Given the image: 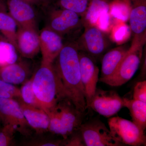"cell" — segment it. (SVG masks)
I'll return each instance as SVG.
<instances>
[{"instance_id": "cell-17", "label": "cell", "mask_w": 146, "mask_h": 146, "mask_svg": "<svg viewBox=\"0 0 146 146\" xmlns=\"http://www.w3.org/2000/svg\"><path fill=\"white\" fill-rule=\"evenodd\" d=\"M129 24L134 36L146 38V1L131 0Z\"/></svg>"}, {"instance_id": "cell-13", "label": "cell", "mask_w": 146, "mask_h": 146, "mask_svg": "<svg viewBox=\"0 0 146 146\" xmlns=\"http://www.w3.org/2000/svg\"><path fill=\"white\" fill-rule=\"evenodd\" d=\"M39 36L42 62L52 63L64 46L63 37L46 27L39 33Z\"/></svg>"}, {"instance_id": "cell-1", "label": "cell", "mask_w": 146, "mask_h": 146, "mask_svg": "<svg viewBox=\"0 0 146 146\" xmlns=\"http://www.w3.org/2000/svg\"><path fill=\"white\" fill-rule=\"evenodd\" d=\"M66 97L83 113L87 110L80 77L79 50L75 42L64 44L53 63Z\"/></svg>"}, {"instance_id": "cell-14", "label": "cell", "mask_w": 146, "mask_h": 146, "mask_svg": "<svg viewBox=\"0 0 146 146\" xmlns=\"http://www.w3.org/2000/svg\"><path fill=\"white\" fill-rule=\"evenodd\" d=\"M16 49L22 57L32 59L40 51L38 30L18 27L16 38Z\"/></svg>"}, {"instance_id": "cell-32", "label": "cell", "mask_w": 146, "mask_h": 146, "mask_svg": "<svg viewBox=\"0 0 146 146\" xmlns=\"http://www.w3.org/2000/svg\"><path fill=\"white\" fill-rule=\"evenodd\" d=\"M23 1L30 3L33 5H41L39 0H23Z\"/></svg>"}, {"instance_id": "cell-20", "label": "cell", "mask_w": 146, "mask_h": 146, "mask_svg": "<svg viewBox=\"0 0 146 146\" xmlns=\"http://www.w3.org/2000/svg\"><path fill=\"white\" fill-rule=\"evenodd\" d=\"M110 7L109 0H91L82 20L96 25L100 17L110 13Z\"/></svg>"}, {"instance_id": "cell-10", "label": "cell", "mask_w": 146, "mask_h": 146, "mask_svg": "<svg viewBox=\"0 0 146 146\" xmlns=\"http://www.w3.org/2000/svg\"><path fill=\"white\" fill-rule=\"evenodd\" d=\"M125 104L124 98L120 96L116 91L97 88L89 109L105 117L110 118L125 107Z\"/></svg>"}, {"instance_id": "cell-9", "label": "cell", "mask_w": 146, "mask_h": 146, "mask_svg": "<svg viewBox=\"0 0 146 146\" xmlns=\"http://www.w3.org/2000/svg\"><path fill=\"white\" fill-rule=\"evenodd\" d=\"M80 77L87 109L89 105L97 88V84L99 80L100 70L94 58L86 52L79 51Z\"/></svg>"}, {"instance_id": "cell-7", "label": "cell", "mask_w": 146, "mask_h": 146, "mask_svg": "<svg viewBox=\"0 0 146 146\" xmlns=\"http://www.w3.org/2000/svg\"><path fill=\"white\" fill-rule=\"evenodd\" d=\"M82 26V17L72 11L55 6L48 11L46 27L63 37Z\"/></svg>"}, {"instance_id": "cell-24", "label": "cell", "mask_w": 146, "mask_h": 146, "mask_svg": "<svg viewBox=\"0 0 146 146\" xmlns=\"http://www.w3.org/2000/svg\"><path fill=\"white\" fill-rule=\"evenodd\" d=\"M32 76L23 84L21 89V100L29 105L44 110L43 106L35 94L32 86Z\"/></svg>"}, {"instance_id": "cell-12", "label": "cell", "mask_w": 146, "mask_h": 146, "mask_svg": "<svg viewBox=\"0 0 146 146\" xmlns=\"http://www.w3.org/2000/svg\"><path fill=\"white\" fill-rule=\"evenodd\" d=\"M6 3L8 13L16 21L18 27L38 30L34 5L23 0H6Z\"/></svg>"}, {"instance_id": "cell-25", "label": "cell", "mask_w": 146, "mask_h": 146, "mask_svg": "<svg viewBox=\"0 0 146 146\" xmlns=\"http://www.w3.org/2000/svg\"><path fill=\"white\" fill-rule=\"evenodd\" d=\"M0 98L21 99L20 89L0 79Z\"/></svg>"}, {"instance_id": "cell-11", "label": "cell", "mask_w": 146, "mask_h": 146, "mask_svg": "<svg viewBox=\"0 0 146 146\" xmlns=\"http://www.w3.org/2000/svg\"><path fill=\"white\" fill-rule=\"evenodd\" d=\"M0 120L3 125L13 126L16 131L27 136L30 133L19 102L13 99L0 98Z\"/></svg>"}, {"instance_id": "cell-8", "label": "cell", "mask_w": 146, "mask_h": 146, "mask_svg": "<svg viewBox=\"0 0 146 146\" xmlns=\"http://www.w3.org/2000/svg\"><path fill=\"white\" fill-rule=\"evenodd\" d=\"M79 130L85 146H123L100 120L95 119L83 123Z\"/></svg>"}, {"instance_id": "cell-23", "label": "cell", "mask_w": 146, "mask_h": 146, "mask_svg": "<svg viewBox=\"0 0 146 146\" xmlns=\"http://www.w3.org/2000/svg\"><path fill=\"white\" fill-rule=\"evenodd\" d=\"M91 0H55V6L72 11L83 18Z\"/></svg>"}, {"instance_id": "cell-2", "label": "cell", "mask_w": 146, "mask_h": 146, "mask_svg": "<svg viewBox=\"0 0 146 146\" xmlns=\"http://www.w3.org/2000/svg\"><path fill=\"white\" fill-rule=\"evenodd\" d=\"M32 78L33 91L46 112L51 110L59 101L67 97L53 63L42 62Z\"/></svg>"}, {"instance_id": "cell-28", "label": "cell", "mask_w": 146, "mask_h": 146, "mask_svg": "<svg viewBox=\"0 0 146 146\" xmlns=\"http://www.w3.org/2000/svg\"><path fill=\"white\" fill-rule=\"evenodd\" d=\"M62 140L37 138L33 139L26 143L25 145L30 146H62Z\"/></svg>"}, {"instance_id": "cell-3", "label": "cell", "mask_w": 146, "mask_h": 146, "mask_svg": "<svg viewBox=\"0 0 146 146\" xmlns=\"http://www.w3.org/2000/svg\"><path fill=\"white\" fill-rule=\"evenodd\" d=\"M47 113L50 118L48 131L64 139L79 129L85 114L77 109L67 97L59 101Z\"/></svg>"}, {"instance_id": "cell-26", "label": "cell", "mask_w": 146, "mask_h": 146, "mask_svg": "<svg viewBox=\"0 0 146 146\" xmlns=\"http://www.w3.org/2000/svg\"><path fill=\"white\" fill-rule=\"evenodd\" d=\"M16 131L13 126L3 125L0 127V146L11 145Z\"/></svg>"}, {"instance_id": "cell-18", "label": "cell", "mask_w": 146, "mask_h": 146, "mask_svg": "<svg viewBox=\"0 0 146 146\" xmlns=\"http://www.w3.org/2000/svg\"><path fill=\"white\" fill-rule=\"evenodd\" d=\"M128 48L125 46H119L110 50L104 55L99 81L110 77L115 73Z\"/></svg>"}, {"instance_id": "cell-31", "label": "cell", "mask_w": 146, "mask_h": 146, "mask_svg": "<svg viewBox=\"0 0 146 146\" xmlns=\"http://www.w3.org/2000/svg\"><path fill=\"white\" fill-rule=\"evenodd\" d=\"M41 5L45 7H48L50 5L54 3L55 0H39Z\"/></svg>"}, {"instance_id": "cell-4", "label": "cell", "mask_w": 146, "mask_h": 146, "mask_svg": "<svg viewBox=\"0 0 146 146\" xmlns=\"http://www.w3.org/2000/svg\"><path fill=\"white\" fill-rule=\"evenodd\" d=\"M146 38L133 36L131 46L115 73L101 81L112 86H119L129 81L138 70L143 55Z\"/></svg>"}, {"instance_id": "cell-5", "label": "cell", "mask_w": 146, "mask_h": 146, "mask_svg": "<svg viewBox=\"0 0 146 146\" xmlns=\"http://www.w3.org/2000/svg\"><path fill=\"white\" fill-rule=\"evenodd\" d=\"M108 123L112 136L123 145L146 146L145 131L132 121L114 117L110 118Z\"/></svg>"}, {"instance_id": "cell-16", "label": "cell", "mask_w": 146, "mask_h": 146, "mask_svg": "<svg viewBox=\"0 0 146 146\" xmlns=\"http://www.w3.org/2000/svg\"><path fill=\"white\" fill-rule=\"evenodd\" d=\"M17 100L19 102L24 117L31 127L38 133L48 131L50 118L44 110L27 104L21 99Z\"/></svg>"}, {"instance_id": "cell-27", "label": "cell", "mask_w": 146, "mask_h": 146, "mask_svg": "<svg viewBox=\"0 0 146 146\" xmlns=\"http://www.w3.org/2000/svg\"><path fill=\"white\" fill-rule=\"evenodd\" d=\"M62 146H85L79 129L73 132L66 139H63Z\"/></svg>"}, {"instance_id": "cell-33", "label": "cell", "mask_w": 146, "mask_h": 146, "mask_svg": "<svg viewBox=\"0 0 146 146\" xmlns=\"http://www.w3.org/2000/svg\"><path fill=\"white\" fill-rule=\"evenodd\" d=\"M1 124H2L1 122V120H0V125H1ZM1 127V126H0Z\"/></svg>"}, {"instance_id": "cell-21", "label": "cell", "mask_w": 146, "mask_h": 146, "mask_svg": "<svg viewBox=\"0 0 146 146\" xmlns=\"http://www.w3.org/2000/svg\"><path fill=\"white\" fill-rule=\"evenodd\" d=\"M18 24L7 12H0V33L5 40L16 46Z\"/></svg>"}, {"instance_id": "cell-19", "label": "cell", "mask_w": 146, "mask_h": 146, "mask_svg": "<svg viewBox=\"0 0 146 146\" xmlns=\"http://www.w3.org/2000/svg\"><path fill=\"white\" fill-rule=\"evenodd\" d=\"M125 107L129 110L132 121L142 130L146 128V103L124 98Z\"/></svg>"}, {"instance_id": "cell-15", "label": "cell", "mask_w": 146, "mask_h": 146, "mask_svg": "<svg viewBox=\"0 0 146 146\" xmlns=\"http://www.w3.org/2000/svg\"><path fill=\"white\" fill-rule=\"evenodd\" d=\"M31 71V66L28 62L18 60L0 68V79L14 85L23 84L29 79Z\"/></svg>"}, {"instance_id": "cell-6", "label": "cell", "mask_w": 146, "mask_h": 146, "mask_svg": "<svg viewBox=\"0 0 146 146\" xmlns=\"http://www.w3.org/2000/svg\"><path fill=\"white\" fill-rule=\"evenodd\" d=\"M83 33L75 42L78 50L86 52L94 58L100 57L109 46L106 35L99 27L83 20Z\"/></svg>"}, {"instance_id": "cell-22", "label": "cell", "mask_w": 146, "mask_h": 146, "mask_svg": "<svg viewBox=\"0 0 146 146\" xmlns=\"http://www.w3.org/2000/svg\"><path fill=\"white\" fill-rule=\"evenodd\" d=\"M18 52L16 47L10 42L0 40V68L18 61Z\"/></svg>"}, {"instance_id": "cell-30", "label": "cell", "mask_w": 146, "mask_h": 146, "mask_svg": "<svg viewBox=\"0 0 146 146\" xmlns=\"http://www.w3.org/2000/svg\"><path fill=\"white\" fill-rule=\"evenodd\" d=\"M7 11L6 1L0 0V12H7Z\"/></svg>"}, {"instance_id": "cell-29", "label": "cell", "mask_w": 146, "mask_h": 146, "mask_svg": "<svg viewBox=\"0 0 146 146\" xmlns=\"http://www.w3.org/2000/svg\"><path fill=\"white\" fill-rule=\"evenodd\" d=\"M133 99L146 103V81L138 82L133 89Z\"/></svg>"}]
</instances>
